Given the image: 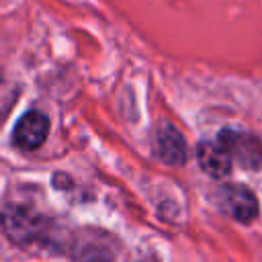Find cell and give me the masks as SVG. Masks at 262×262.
<instances>
[{
  "mask_svg": "<svg viewBox=\"0 0 262 262\" xmlns=\"http://www.w3.org/2000/svg\"><path fill=\"white\" fill-rule=\"evenodd\" d=\"M156 151H158L160 160L166 162V164H172V166L184 164V160H186L184 137L178 133L176 127L160 125L158 133H156Z\"/></svg>",
  "mask_w": 262,
  "mask_h": 262,
  "instance_id": "5b68a950",
  "label": "cell"
},
{
  "mask_svg": "<svg viewBox=\"0 0 262 262\" xmlns=\"http://www.w3.org/2000/svg\"><path fill=\"white\" fill-rule=\"evenodd\" d=\"M49 133V119L39 111H29L12 131V143L23 151H33L43 145Z\"/></svg>",
  "mask_w": 262,
  "mask_h": 262,
  "instance_id": "3957f363",
  "label": "cell"
},
{
  "mask_svg": "<svg viewBox=\"0 0 262 262\" xmlns=\"http://www.w3.org/2000/svg\"><path fill=\"white\" fill-rule=\"evenodd\" d=\"M196 160H199V166L209 176H213V178H223L231 170V160L221 149L219 143H211V141L199 143V147H196Z\"/></svg>",
  "mask_w": 262,
  "mask_h": 262,
  "instance_id": "8992f818",
  "label": "cell"
},
{
  "mask_svg": "<svg viewBox=\"0 0 262 262\" xmlns=\"http://www.w3.org/2000/svg\"><path fill=\"white\" fill-rule=\"evenodd\" d=\"M223 207L242 223H250L258 215V201L254 192L244 186H227L223 190Z\"/></svg>",
  "mask_w": 262,
  "mask_h": 262,
  "instance_id": "277c9868",
  "label": "cell"
},
{
  "mask_svg": "<svg viewBox=\"0 0 262 262\" xmlns=\"http://www.w3.org/2000/svg\"><path fill=\"white\" fill-rule=\"evenodd\" d=\"M0 227L18 246H33L47 237L49 223L43 215L29 207L8 205L0 213Z\"/></svg>",
  "mask_w": 262,
  "mask_h": 262,
  "instance_id": "6da1fadb",
  "label": "cell"
},
{
  "mask_svg": "<svg viewBox=\"0 0 262 262\" xmlns=\"http://www.w3.org/2000/svg\"><path fill=\"white\" fill-rule=\"evenodd\" d=\"M0 80H2V74H0Z\"/></svg>",
  "mask_w": 262,
  "mask_h": 262,
  "instance_id": "52a82bcc",
  "label": "cell"
},
{
  "mask_svg": "<svg viewBox=\"0 0 262 262\" xmlns=\"http://www.w3.org/2000/svg\"><path fill=\"white\" fill-rule=\"evenodd\" d=\"M217 143L221 149L229 156L231 164L237 162L242 168L254 170L262 162V145L256 135L246 133V131H235V129H225L219 133Z\"/></svg>",
  "mask_w": 262,
  "mask_h": 262,
  "instance_id": "7a4b0ae2",
  "label": "cell"
}]
</instances>
